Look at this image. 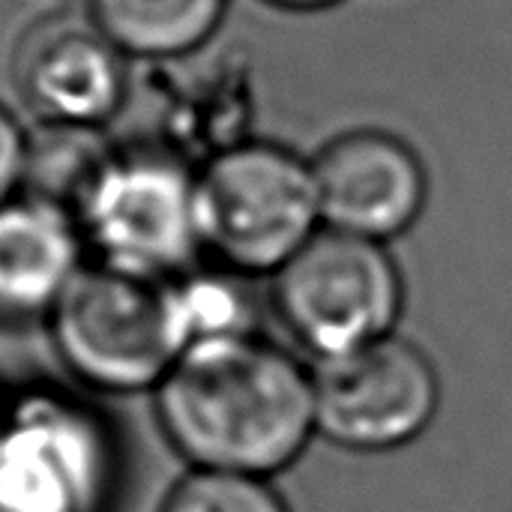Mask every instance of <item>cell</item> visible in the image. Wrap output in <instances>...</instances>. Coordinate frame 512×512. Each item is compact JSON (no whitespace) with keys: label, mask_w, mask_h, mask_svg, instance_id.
Wrapping results in <instances>:
<instances>
[{"label":"cell","mask_w":512,"mask_h":512,"mask_svg":"<svg viewBox=\"0 0 512 512\" xmlns=\"http://www.w3.org/2000/svg\"><path fill=\"white\" fill-rule=\"evenodd\" d=\"M156 411L195 465L246 477L291 465L318 429L312 375L258 336L186 348L159 384Z\"/></svg>","instance_id":"1"},{"label":"cell","mask_w":512,"mask_h":512,"mask_svg":"<svg viewBox=\"0 0 512 512\" xmlns=\"http://www.w3.org/2000/svg\"><path fill=\"white\" fill-rule=\"evenodd\" d=\"M69 213L99 267L171 282L204 261L195 168L159 147L111 138Z\"/></svg>","instance_id":"2"},{"label":"cell","mask_w":512,"mask_h":512,"mask_svg":"<svg viewBox=\"0 0 512 512\" xmlns=\"http://www.w3.org/2000/svg\"><path fill=\"white\" fill-rule=\"evenodd\" d=\"M204 261L246 279L276 276L321 228L312 159L246 138L195 168Z\"/></svg>","instance_id":"3"},{"label":"cell","mask_w":512,"mask_h":512,"mask_svg":"<svg viewBox=\"0 0 512 512\" xmlns=\"http://www.w3.org/2000/svg\"><path fill=\"white\" fill-rule=\"evenodd\" d=\"M51 342L87 384L111 393L159 387L183 354L165 282L87 264L48 315Z\"/></svg>","instance_id":"4"},{"label":"cell","mask_w":512,"mask_h":512,"mask_svg":"<svg viewBox=\"0 0 512 512\" xmlns=\"http://www.w3.org/2000/svg\"><path fill=\"white\" fill-rule=\"evenodd\" d=\"M402 300V273L387 243L333 228H321L273 276L276 315L321 360L387 339Z\"/></svg>","instance_id":"5"},{"label":"cell","mask_w":512,"mask_h":512,"mask_svg":"<svg viewBox=\"0 0 512 512\" xmlns=\"http://www.w3.org/2000/svg\"><path fill=\"white\" fill-rule=\"evenodd\" d=\"M9 78L45 129L105 132L120 123L132 93V60L87 9H54L18 33Z\"/></svg>","instance_id":"6"},{"label":"cell","mask_w":512,"mask_h":512,"mask_svg":"<svg viewBox=\"0 0 512 512\" xmlns=\"http://www.w3.org/2000/svg\"><path fill=\"white\" fill-rule=\"evenodd\" d=\"M111 441L84 408L30 396L0 423V512H102Z\"/></svg>","instance_id":"7"},{"label":"cell","mask_w":512,"mask_h":512,"mask_svg":"<svg viewBox=\"0 0 512 512\" xmlns=\"http://www.w3.org/2000/svg\"><path fill=\"white\" fill-rule=\"evenodd\" d=\"M312 381L318 429L354 450H390L414 441L441 399L426 354L396 336L321 360Z\"/></svg>","instance_id":"8"},{"label":"cell","mask_w":512,"mask_h":512,"mask_svg":"<svg viewBox=\"0 0 512 512\" xmlns=\"http://www.w3.org/2000/svg\"><path fill=\"white\" fill-rule=\"evenodd\" d=\"M324 228L390 243L426 207L429 174L417 150L384 129L336 135L312 159Z\"/></svg>","instance_id":"9"},{"label":"cell","mask_w":512,"mask_h":512,"mask_svg":"<svg viewBox=\"0 0 512 512\" xmlns=\"http://www.w3.org/2000/svg\"><path fill=\"white\" fill-rule=\"evenodd\" d=\"M150 126L135 135H120L159 147L192 168L216 153L252 138L255 78L246 54L222 48L201 51L186 60L150 66Z\"/></svg>","instance_id":"10"},{"label":"cell","mask_w":512,"mask_h":512,"mask_svg":"<svg viewBox=\"0 0 512 512\" xmlns=\"http://www.w3.org/2000/svg\"><path fill=\"white\" fill-rule=\"evenodd\" d=\"M90 264L72 213L24 192L0 204V324H27L54 312Z\"/></svg>","instance_id":"11"},{"label":"cell","mask_w":512,"mask_h":512,"mask_svg":"<svg viewBox=\"0 0 512 512\" xmlns=\"http://www.w3.org/2000/svg\"><path fill=\"white\" fill-rule=\"evenodd\" d=\"M234 0H87V12L132 63H174L213 45Z\"/></svg>","instance_id":"12"},{"label":"cell","mask_w":512,"mask_h":512,"mask_svg":"<svg viewBox=\"0 0 512 512\" xmlns=\"http://www.w3.org/2000/svg\"><path fill=\"white\" fill-rule=\"evenodd\" d=\"M246 276L201 261L183 276L165 282L183 351L201 342L255 336V297Z\"/></svg>","instance_id":"13"},{"label":"cell","mask_w":512,"mask_h":512,"mask_svg":"<svg viewBox=\"0 0 512 512\" xmlns=\"http://www.w3.org/2000/svg\"><path fill=\"white\" fill-rule=\"evenodd\" d=\"M162 512H288V507L258 477L201 471L171 492Z\"/></svg>","instance_id":"14"},{"label":"cell","mask_w":512,"mask_h":512,"mask_svg":"<svg viewBox=\"0 0 512 512\" xmlns=\"http://www.w3.org/2000/svg\"><path fill=\"white\" fill-rule=\"evenodd\" d=\"M30 162L33 132L6 102H0V204L27 192Z\"/></svg>","instance_id":"15"},{"label":"cell","mask_w":512,"mask_h":512,"mask_svg":"<svg viewBox=\"0 0 512 512\" xmlns=\"http://www.w3.org/2000/svg\"><path fill=\"white\" fill-rule=\"evenodd\" d=\"M261 3L282 9V12H321V9L339 6L342 0H261Z\"/></svg>","instance_id":"16"}]
</instances>
